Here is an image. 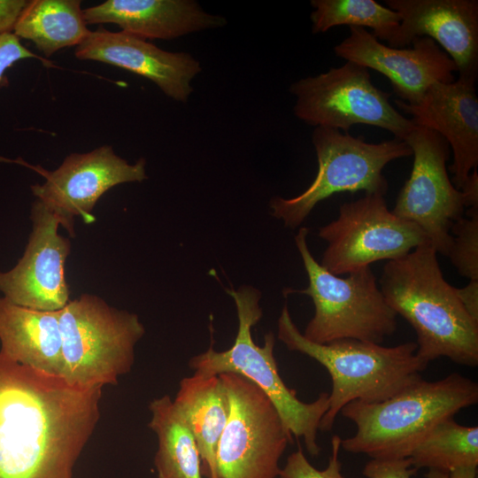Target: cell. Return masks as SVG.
Wrapping results in <instances>:
<instances>
[{"mask_svg": "<svg viewBox=\"0 0 478 478\" xmlns=\"http://www.w3.org/2000/svg\"><path fill=\"white\" fill-rule=\"evenodd\" d=\"M295 116L314 127L349 133L353 125L378 127L405 141L414 126L389 102V94L372 81L368 69L354 62L294 81Z\"/></svg>", "mask_w": 478, "mask_h": 478, "instance_id": "obj_9", "label": "cell"}, {"mask_svg": "<svg viewBox=\"0 0 478 478\" xmlns=\"http://www.w3.org/2000/svg\"><path fill=\"white\" fill-rule=\"evenodd\" d=\"M451 235L452 243L447 257L461 276L478 280V213L455 221Z\"/></svg>", "mask_w": 478, "mask_h": 478, "instance_id": "obj_26", "label": "cell"}, {"mask_svg": "<svg viewBox=\"0 0 478 478\" xmlns=\"http://www.w3.org/2000/svg\"><path fill=\"white\" fill-rule=\"evenodd\" d=\"M477 466H464L450 472L428 470L425 478H476Z\"/></svg>", "mask_w": 478, "mask_h": 478, "instance_id": "obj_33", "label": "cell"}, {"mask_svg": "<svg viewBox=\"0 0 478 478\" xmlns=\"http://www.w3.org/2000/svg\"><path fill=\"white\" fill-rule=\"evenodd\" d=\"M31 220L23 256L11 270L0 272V292L24 307L59 311L70 300L65 263L71 243L58 234L59 219L39 200L32 205Z\"/></svg>", "mask_w": 478, "mask_h": 478, "instance_id": "obj_14", "label": "cell"}, {"mask_svg": "<svg viewBox=\"0 0 478 478\" xmlns=\"http://www.w3.org/2000/svg\"><path fill=\"white\" fill-rule=\"evenodd\" d=\"M59 311H41L0 297V352L9 359L62 377Z\"/></svg>", "mask_w": 478, "mask_h": 478, "instance_id": "obj_20", "label": "cell"}, {"mask_svg": "<svg viewBox=\"0 0 478 478\" xmlns=\"http://www.w3.org/2000/svg\"><path fill=\"white\" fill-rule=\"evenodd\" d=\"M463 197L466 215L470 216L478 213V173L477 169H474L463 186L460 189Z\"/></svg>", "mask_w": 478, "mask_h": 478, "instance_id": "obj_32", "label": "cell"}, {"mask_svg": "<svg viewBox=\"0 0 478 478\" xmlns=\"http://www.w3.org/2000/svg\"><path fill=\"white\" fill-rule=\"evenodd\" d=\"M318 235L328 243L320 265L338 276L401 258L428 242L417 225L393 214L384 196L377 194L341 204L337 218L320 227Z\"/></svg>", "mask_w": 478, "mask_h": 478, "instance_id": "obj_11", "label": "cell"}, {"mask_svg": "<svg viewBox=\"0 0 478 478\" xmlns=\"http://www.w3.org/2000/svg\"><path fill=\"white\" fill-rule=\"evenodd\" d=\"M408 459L419 470L450 472L478 466V427L459 424L453 417L438 422L413 449Z\"/></svg>", "mask_w": 478, "mask_h": 478, "instance_id": "obj_24", "label": "cell"}, {"mask_svg": "<svg viewBox=\"0 0 478 478\" xmlns=\"http://www.w3.org/2000/svg\"><path fill=\"white\" fill-rule=\"evenodd\" d=\"M79 0L29 1L14 27L19 38L32 41L46 57L79 45L89 34Z\"/></svg>", "mask_w": 478, "mask_h": 478, "instance_id": "obj_22", "label": "cell"}, {"mask_svg": "<svg viewBox=\"0 0 478 478\" xmlns=\"http://www.w3.org/2000/svg\"><path fill=\"white\" fill-rule=\"evenodd\" d=\"M478 402V383L458 373L437 381L422 377L379 403L354 400L341 410L357 427L341 448L371 459H408L440 421Z\"/></svg>", "mask_w": 478, "mask_h": 478, "instance_id": "obj_3", "label": "cell"}, {"mask_svg": "<svg viewBox=\"0 0 478 478\" xmlns=\"http://www.w3.org/2000/svg\"><path fill=\"white\" fill-rule=\"evenodd\" d=\"M145 166L144 158L131 165L111 146H101L70 154L56 170L45 172L44 183L32 186L31 190L74 236L73 219L81 217L86 224L95 222L92 211L98 199L118 184L147 179Z\"/></svg>", "mask_w": 478, "mask_h": 478, "instance_id": "obj_13", "label": "cell"}, {"mask_svg": "<svg viewBox=\"0 0 478 478\" xmlns=\"http://www.w3.org/2000/svg\"><path fill=\"white\" fill-rule=\"evenodd\" d=\"M318 171L311 185L290 198L274 197L271 214L289 228H296L322 200L336 193L363 190L385 196L389 183L384 167L391 161L412 155L409 145L393 138L378 143H367L336 129L317 127L312 135Z\"/></svg>", "mask_w": 478, "mask_h": 478, "instance_id": "obj_8", "label": "cell"}, {"mask_svg": "<svg viewBox=\"0 0 478 478\" xmlns=\"http://www.w3.org/2000/svg\"><path fill=\"white\" fill-rule=\"evenodd\" d=\"M341 437L334 435L331 438V455L327 467L323 470L315 468L306 459L301 447L291 453L281 469L279 478H345L342 474V463L339 459Z\"/></svg>", "mask_w": 478, "mask_h": 478, "instance_id": "obj_27", "label": "cell"}, {"mask_svg": "<svg viewBox=\"0 0 478 478\" xmlns=\"http://www.w3.org/2000/svg\"><path fill=\"white\" fill-rule=\"evenodd\" d=\"M226 291L236 307L238 330L235 343L223 351H215L212 343L204 352L190 358L189 367L202 376L233 373L251 382L269 398L288 431L297 439L304 440L312 456L319 455L317 435L320 420L329 408V394L322 392L311 403L299 400L296 390L289 388L279 374L274 354V333L265 335L262 346L252 339L251 328L263 314L260 291L250 285Z\"/></svg>", "mask_w": 478, "mask_h": 478, "instance_id": "obj_5", "label": "cell"}, {"mask_svg": "<svg viewBox=\"0 0 478 478\" xmlns=\"http://www.w3.org/2000/svg\"><path fill=\"white\" fill-rule=\"evenodd\" d=\"M455 292L466 312L478 322V280H470L465 287L455 288Z\"/></svg>", "mask_w": 478, "mask_h": 478, "instance_id": "obj_31", "label": "cell"}, {"mask_svg": "<svg viewBox=\"0 0 478 478\" xmlns=\"http://www.w3.org/2000/svg\"><path fill=\"white\" fill-rule=\"evenodd\" d=\"M349 28V36L335 46V54L386 76L403 102L415 104L432 84L455 81L454 62L429 37L415 38L412 47L394 48L366 28Z\"/></svg>", "mask_w": 478, "mask_h": 478, "instance_id": "obj_15", "label": "cell"}, {"mask_svg": "<svg viewBox=\"0 0 478 478\" xmlns=\"http://www.w3.org/2000/svg\"><path fill=\"white\" fill-rule=\"evenodd\" d=\"M173 405L195 438L202 475L220 478L217 447L229 415V401L221 379L196 374L183 378Z\"/></svg>", "mask_w": 478, "mask_h": 478, "instance_id": "obj_21", "label": "cell"}, {"mask_svg": "<svg viewBox=\"0 0 478 478\" xmlns=\"http://www.w3.org/2000/svg\"><path fill=\"white\" fill-rule=\"evenodd\" d=\"M28 58H38L22 46L19 38L14 34L5 33L0 35V81L5 70L15 62Z\"/></svg>", "mask_w": 478, "mask_h": 478, "instance_id": "obj_29", "label": "cell"}, {"mask_svg": "<svg viewBox=\"0 0 478 478\" xmlns=\"http://www.w3.org/2000/svg\"><path fill=\"white\" fill-rule=\"evenodd\" d=\"M396 105L412 116V120L441 135L453 152L449 170L460 189L478 166V98L475 84L457 79L436 82L415 104L399 99Z\"/></svg>", "mask_w": 478, "mask_h": 478, "instance_id": "obj_18", "label": "cell"}, {"mask_svg": "<svg viewBox=\"0 0 478 478\" xmlns=\"http://www.w3.org/2000/svg\"><path fill=\"white\" fill-rule=\"evenodd\" d=\"M62 378L73 385H115L135 361V348L145 333L135 313L82 294L60 310Z\"/></svg>", "mask_w": 478, "mask_h": 478, "instance_id": "obj_7", "label": "cell"}, {"mask_svg": "<svg viewBox=\"0 0 478 478\" xmlns=\"http://www.w3.org/2000/svg\"><path fill=\"white\" fill-rule=\"evenodd\" d=\"M399 13L394 48H405L418 37H429L454 62L458 78L476 83L478 77L477 0H386Z\"/></svg>", "mask_w": 478, "mask_h": 478, "instance_id": "obj_16", "label": "cell"}, {"mask_svg": "<svg viewBox=\"0 0 478 478\" xmlns=\"http://www.w3.org/2000/svg\"><path fill=\"white\" fill-rule=\"evenodd\" d=\"M102 390L0 352V478H73L100 418Z\"/></svg>", "mask_w": 478, "mask_h": 478, "instance_id": "obj_1", "label": "cell"}, {"mask_svg": "<svg viewBox=\"0 0 478 478\" xmlns=\"http://www.w3.org/2000/svg\"><path fill=\"white\" fill-rule=\"evenodd\" d=\"M277 338L289 351L315 359L330 375L329 408L319 427L322 432L332 429L336 416L348 403L384 401L420 379L428 366L416 355L415 342L395 346L356 339L324 344L311 342L294 323L287 305L278 319Z\"/></svg>", "mask_w": 478, "mask_h": 478, "instance_id": "obj_4", "label": "cell"}, {"mask_svg": "<svg viewBox=\"0 0 478 478\" xmlns=\"http://www.w3.org/2000/svg\"><path fill=\"white\" fill-rule=\"evenodd\" d=\"M417 471L408 459H371L365 465L362 474L366 478H412Z\"/></svg>", "mask_w": 478, "mask_h": 478, "instance_id": "obj_28", "label": "cell"}, {"mask_svg": "<svg viewBox=\"0 0 478 478\" xmlns=\"http://www.w3.org/2000/svg\"><path fill=\"white\" fill-rule=\"evenodd\" d=\"M312 32L325 33L337 26L369 27L379 41L395 47L401 17L374 0H311Z\"/></svg>", "mask_w": 478, "mask_h": 478, "instance_id": "obj_25", "label": "cell"}, {"mask_svg": "<svg viewBox=\"0 0 478 478\" xmlns=\"http://www.w3.org/2000/svg\"><path fill=\"white\" fill-rule=\"evenodd\" d=\"M405 142L413 155L412 169L391 212L417 225L437 254L448 256L451 227L465 212L463 194L447 173L451 148L437 132L416 123Z\"/></svg>", "mask_w": 478, "mask_h": 478, "instance_id": "obj_12", "label": "cell"}, {"mask_svg": "<svg viewBox=\"0 0 478 478\" xmlns=\"http://www.w3.org/2000/svg\"><path fill=\"white\" fill-rule=\"evenodd\" d=\"M29 1L0 0V35L14 29L21 12Z\"/></svg>", "mask_w": 478, "mask_h": 478, "instance_id": "obj_30", "label": "cell"}, {"mask_svg": "<svg viewBox=\"0 0 478 478\" xmlns=\"http://www.w3.org/2000/svg\"><path fill=\"white\" fill-rule=\"evenodd\" d=\"M149 428L158 438L157 478H202L195 438L168 395L150 403Z\"/></svg>", "mask_w": 478, "mask_h": 478, "instance_id": "obj_23", "label": "cell"}, {"mask_svg": "<svg viewBox=\"0 0 478 478\" xmlns=\"http://www.w3.org/2000/svg\"><path fill=\"white\" fill-rule=\"evenodd\" d=\"M87 25L114 23L143 39L171 40L227 25L194 0H107L82 10Z\"/></svg>", "mask_w": 478, "mask_h": 478, "instance_id": "obj_19", "label": "cell"}, {"mask_svg": "<svg viewBox=\"0 0 478 478\" xmlns=\"http://www.w3.org/2000/svg\"><path fill=\"white\" fill-rule=\"evenodd\" d=\"M229 415L217 447L220 478H277L279 461L293 436L275 407L255 384L233 373L220 374Z\"/></svg>", "mask_w": 478, "mask_h": 478, "instance_id": "obj_10", "label": "cell"}, {"mask_svg": "<svg viewBox=\"0 0 478 478\" xmlns=\"http://www.w3.org/2000/svg\"><path fill=\"white\" fill-rule=\"evenodd\" d=\"M308 228L300 227L295 243L309 284L304 289H286L285 294L310 297L314 315L304 336L316 343L356 339L382 343L397 328V314L387 304L370 266L342 278L327 271L312 256L307 244Z\"/></svg>", "mask_w": 478, "mask_h": 478, "instance_id": "obj_6", "label": "cell"}, {"mask_svg": "<svg viewBox=\"0 0 478 478\" xmlns=\"http://www.w3.org/2000/svg\"><path fill=\"white\" fill-rule=\"evenodd\" d=\"M74 54L81 60L110 64L147 78L181 103L188 102L191 81L202 71L200 62L189 52L166 51L143 38L103 27L90 31Z\"/></svg>", "mask_w": 478, "mask_h": 478, "instance_id": "obj_17", "label": "cell"}, {"mask_svg": "<svg viewBox=\"0 0 478 478\" xmlns=\"http://www.w3.org/2000/svg\"><path fill=\"white\" fill-rule=\"evenodd\" d=\"M379 287L389 306L414 329L416 355L424 363L446 357L459 365L478 366V322L444 279L429 242L389 260Z\"/></svg>", "mask_w": 478, "mask_h": 478, "instance_id": "obj_2", "label": "cell"}]
</instances>
